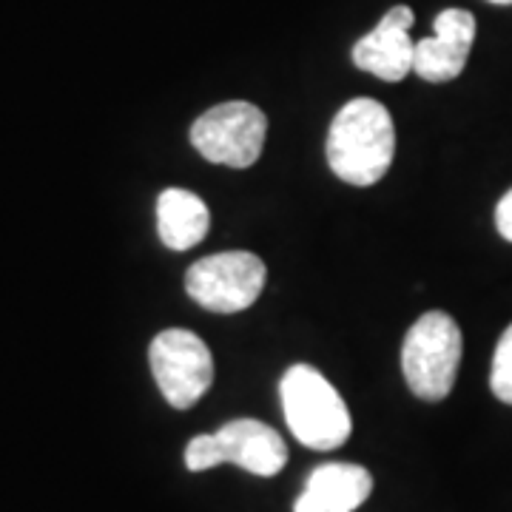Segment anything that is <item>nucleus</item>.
<instances>
[{
	"label": "nucleus",
	"mask_w": 512,
	"mask_h": 512,
	"mask_svg": "<svg viewBox=\"0 0 512 512\" xmlns=\"http://www.w3.org/2000/svg\"><path fill=\"white\" fill-rule=\"evenodd\" d=\"M330 171L348 185H376L393 165V117L373 97H356L333 117L325 143Z\"/></svg>",
	"instance_id": "1"
},
{
	"label": "nucleus",
	"mask_w": 512,
	"mask_h": 512,
	"mask_svg": "<svg viewBox=\"0 0 512 512\" xmlns=\"http://www.w3.org/2000/svg\"><path fill=\"white\" fill-rule=\"evenodd\" d=\"M282 410L299 444L328 453L350 439L353 421L339 390L311 365H293L279 382Z\"/></svg>",
	"instance_id": "2"
},
{
	"label": "nucleus",
	"mask_w": 512,
	"mask_h": 512,
	"mask_svg": "<svg viewBox=\"0 0 512 512\" xmlns=\"http://www.w3.org/2000/svg\"><path fill=\"white\" fill-rule=\"evenodd\" d=\"M461 365V328L444 311H427L407 330L402 345V373L407 387L424 402L450 396Z\"/></svg>",
	"instance_id": "3"
},
{
	"label": "nucleus",
	"mask_w": 512,
	"mask_h": 512,
	"mask_svg": "<svg viewBox=\"0 0 512 512\" xmlns=\"http://www.w3.org/2000/svg\"><path fill=\"white\" fill-rule=\"evenodd\" d=\"M288 461V447L274 427L256 419H234L217 433L194 436L185 447V467L191 473L211 470L217 464H237L254 476H276Z\"/></svg>",
	"instance_id": "4"
},
{
	"label": "nucleus",
	"mask_w": 512,
	"mask_h": 512,
	"mask_svg": "<svg viewBox=\"0 0 512 512\" xmlns=\"http://www.w3.org/2000/svg\"><path fill=\"white\" fill-rule=\"evenodd\" d=\"M148 362L165 402L188 410L200 402L214 384V356L197 333L168 328L151 339Z\"/></svg>",
	"instance_id": "5"
},
{
	"label": "nucleus",
	"mask_w": 512,
	"mask_h": 512,
	"mask_svg": "<svg viewBox=\"0 0 512 512\" xmlns=\"http://www.w3.org/2000/svg\"><path fill=\"white\" fill-rule=\"evenodd\" d=\"M265 262L251 251H222L197 259L185 274L188 296L214 313H239L251 308L265 288Z\"/></svg>",
	"instance_id": "6"
},
{
	"label": "nucleus",
	"mask_w": 512,
	"mask_h": 512,
	"mask_svg": "<svg viewBox=\"0 0 512 512\" xmlns=\"http://www.w3.org/2000/svg\"><path fill=\"white\" fill-rule=\"evenodd\" d=\"M268 117L245 100H228L208 109L191 126V146L208 163L228 168H251L262 154Z\"/></svg>",
	"instance_id": "7"
},
{
	"label": "nucleus",
	"mask_w": 512,
	"mask_h": 512,
	"mask_svg": "<svg viewBox=\"0 0 512 512\" xmlns=\"http://www.w3.org/2000/svg\"><path fill=\"white\" fill-rule=\"evenodd\" d=\"M413 9L393 6L384 18L353 46V66L379 77L384 83H399L413 72V49L410 40Z\"/></svg>",
	"instance_id": "8"
},
{
	"label": "nucleus",
	"mask_w": 512,
	"mask_h": 512,
	"mask_svg": "<svg viewBox=\"0 0 512 512\" xmlns=\"http://www.w3.org/2000/svg\"><path fill=\"white\" fill-rule=\"evenodd\" d=\"M476 40V18L467 9H444L436 18V35L413 49V72L427 83H447L464 72Z\"/></svg>",
	"instance_id": "9"
},
{
	"label": "nucleus",
	"mask_w": 512,
	"mask_h": 512,
	"mask_svg": "<svg viewBox=\"0 0 512 512\" xmlns=\"http://www.w3.org/2000/svg\"><path fill=\"white\" fill-rule=\"evenodd\" d=\"M373 490V476L359 464H322L316 467L293 512H353L359 510Z\"/></svg>",
	"instance_id": "10"
},
{
	"label": "nucleus",
	"mask_w": 512,
	"mask_h": 512,
	"mask_svg": "<svg viewBox=\"0 0 512 512\" xmlns=\"http://www.w3.org/2000/svg\"><path fill=\"white\" fill-rule=\"evenodd\" d=\"M211 225L208 205L185 188H165L157 200V231L165 248L188 251L205 239Z\"/></svg>",
	"instance_id": "11"
},
{
	"label": "nucleus",
	"mask_w": 512,
	"mask_h": 512,
	"mask_svg": "<svg viewBox=\"0 0 512 512\" xmlns=\"http://www.w3.org/2000/svg\"><path fill=\"white\" fill-rule=\"evenodd\" d=\"M490 387L495 399L512 404V325L498 339L493 353V370H490Z\"/></svg>",
	"instance_id": "12"
},
{
	"label": "nucleus",
	"mask_w": 512,
	"mask_h": 512,
	"mask_svg": "<svg viewBox=\"0 0 512 512\" xmlns=\"http://www.w3.org/2000/svg\"><path fill=\"white\" fill-rule=\"evenodd\" d=\"M495 228L507 242H512V188L501 197L498 208H495Z\"/></svg>",
	"instance_id": "13"
},
{
	"label": "nucleus",
	"mask_w": 512,
	"mask_h": 512,
	"mask_svg": "<svg viewBox=\"0 0 512 512\" xmlns=\"http://www.w3.org/2000/svg\"><path fill=\"white\" fill-rule=\"evenodd\" d=\"M495 6H512V0H490Z\"/></svg>",
	"instance_id": "14"
}]
</instances>
